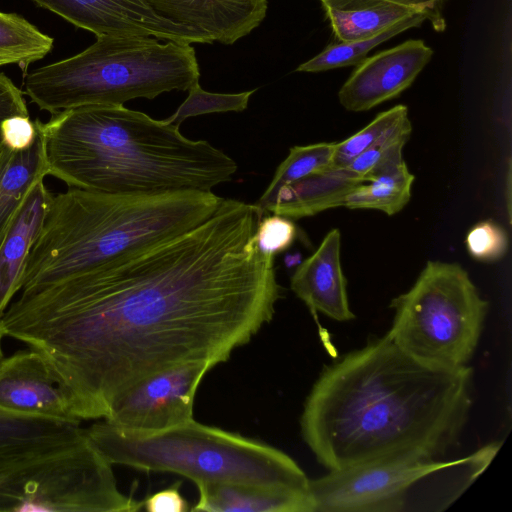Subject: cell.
<instances>
[{
  "mask_svg": "<svg viewBox=\"0 0 512 512\" xmlns=\"http://www.w3.org/2000/svg\"><path fill=\"white\" fill-rule=\"evenodd\" d=\"M255 204L223 199L198 226L28 292L4 336L45 360L79 421L105 419L142 378L189 361L225 362L275 313V256L258 248Z\"/></svg>",
  "mask_w": 512,
  "mask_h": 512,
  "instance_id": "cell-1",
  "label": "cell"
},
{
  "mask_svg": "<svg viewBox=\"0 0 512 512\" xmlns=\"http://www.w3.org/2000/svg\"><path fill=\"white\" fill-rule=\"evenodd\" d=\"M472 404L471 367L426 364L385 334L322 370L301 433L328 471L442 460L458 445Z\"/></svg>",
  "mask_w": 512,
  "mask_h": 512,
  "instance_id": "cell-2",
  "label": "cell"
},
{
  "mask_svg": "<svg viewBox=\"0 0 512 512\" xmlns=\"http://www.w3.org/2000/svg\"><path fill=\"white\" fill-rule=\"evenodd\" d=\"M48 175L68 187L114 193L212 191L236 162L179 125L124 105H88L40 122Z\"/></svg>",
  "mask_w": 512,
  "mask_h": 512,
  "instance_id": "cell-3",
  "label": "cell"
},
{
  "mask_svg": "<svg viewBox=\"0 0 512 512\" xmlns=\"http://www.w3.org/2000/svg\"><path fill=\"white\" fill-rule=\"evenodd\" d=\"M223 199L212 191L114 194L68 187L52 196L20 292L182 234L210 218Z\"/></svg>",
  "mask_w": 512,
  "mask_h": 512,
  "instance_id": "cell-4",
  "label": "cell"
},
{
  "mask_svg": "<svg viewBox=\"0 0 512 512\" xmlns=\"http://www.w3.org/2000/svg\"><path fill=\"white\" fill-rule=\"evenodd\" d=\"M82 52L28 73L23 93L51 115L88 105H124L199 82L190 44L100 36Z\"/></svg>",
  "mask_w": 512,
  "mask_h": 512,
  "instance_id": "cell-5",
  "label": "cell"
},
{
  "mask_svg": "<svg viewBox=\"0 0 512 512\" xmlns=\"http://www.w3.org/2000/svg\"><path fill=\"white\" fill-rule=\"evenodd\" d=\"M86 431L112 465L176 473L195 484L240 483L308 490L305 472L283 451L193 418L157 431L125 429L106 421Z\"/></svg>",
  "mask_w": 512,
  "mask_h": 512,
  "instance_id": "cell-6",
  "label": "cell"
},
{
  "mask_svg": "<svg viewBox=\"0 0 512 512\" xmlns=\"http://www.w3.org/2000/svg\"><path fill=\"white\" fill-rule=\"evenodd\" d=\"M390 307L395 314L386 334L399 348L426 364L453 369L473 356L489 303L460 264L430 260Z\"/></svg>",
  "mask_w": 512,
  "mask_h": 512,
  "instance_id": "cell-7",
  "label": "cell"
},
{
  "mask_svg": "<svg viewBox=\"0 0 512 512\" xmlns=\"http://www.w3.org/2000/svg\"><path fill=\"white\" fill-rule=\"evenodd\" d=\"M112 464L84 433L15 459L0 469V511L135 512Z\"/></svg>",
  "mask_w": 512,
  "mask_h": 512,
  "instance_id": "cell-8",
  "label": "cell"
},
{
  "mask_svg": "<svg viewBox=\"0 0 512 512\" xmlns=\"http://www.w3.org/2000/svg\"><path fill=\"white\" fill-rule=\"evenodd\" d=\"M482 449L457 460H411L329 471L310 480L315 512H399L409 490L430 476L482 462Z\"/></svg>",
  "mask_w": 512,
  "mask_h": 512,
  "instance_id": "cell-9",
  "label": "cell"
},
{
  "mask_svg": "<svg viewBox=\"0 0 512 512\" xmlns=\"http://www.w3.org/2000/svg\"><path fill=\"white\" fill-rule=\"evenodd\" d=\"M214 366L208 361H189L152 373L121 393L104 421L140 431L182 424L193 418L197 388Z\"/></svg>",
  "mask_w": 512,
  "mask_h": 512,
  "instance_id": "cell-10",
  "label": "cell"
},
{
  "mask_svg": "<svg viewBox=\"0 0 512 512\" xmlns=\"http://www.w3.org/2000/svg\"><path fill=\"white\" fill-rule=\"evenodd\" d=\"M96 37H152L183 44L211 43L198 31L154 13L144 0H31Z\"/></svg>",
  "mask_w": 512,
  "mask_h": 512,
  "instance_id": "cell-11",
  "label": "cell"
},
{
  "mask_svg": "<svg viewBox=\"0 0 512 512\" xmlns=\"http://www.w3.org/2000/svg\"><path fill=\"white\" fill-rule=\"evenodd\" d=\"M433 50L423 40L411 39L366 57L338 92L348 111L363 112L396 98L409 88L429 63Z\"/></svg>",
  "mask_w": 512,
  "mask_h": 512,
  "instance_id": "cell-12",
  "label": "cell"
},
{
  "mask_svg": "<svg viewBox=\"0 0 512 512\" xmlns=\"http://www.w3.org/2000/svg\"><path fill=\"white\" fill-rule=\"evenodd\" d=\"M0 407L80 422L43 357L30 348L0 360Z\"/></svg>",
  "mask_w": 512,
  "mask_h": 512,
  "instance_id": "cell-13",
  "label": "cell"
},
{
  "mask_svg": "<svg viewBox=\"0 0 512 512\" xmlns=\"http://www.w3.org/2000/svg\"><path fill=\"white\" fill-rule=\"evenodd\" d=\"M154 13L192 28L211 43L231 45L264 20L267 0H144Z\"/></svg>",
  "mask_w": 512,
  "mask_h": 512,
  "instance_id": "cell-14",
  "label": "cell"
},
{
  "mask_svg": "<svg viewBox=\"0 0 512 512\" xmlns=\"http://www.w3.org/2000/svg\"><path fill=\"white\" fill-rule=\"evenodd\" d=\"M340 252L341 234L335 228L326 234L316 251L296 268L290 286L313 314L319 312L344 322L355 316L349 306Z\"/></svg>",
  "mask_w": 512,
  "mask_h": 512,
  "instance_id": "cell-15",
  "label": "cell"
},
{
  "mask_svg": "<svg viewBox=\"0 0 512 512\" xmlns=\"http://www.w3.org/2000/svg\"><path fill=\"white\" fill-rule=\"evenodd\" d=\"M53 194L43 180L28 193L0 246V317L21 288L29 251L40 232Z\"/></svg>",
  "mask_w": 512,
  "mask_h": 512,
  "instance_id": "cell-16",
  "label": "cell"
},
{
  "mask_svg": "<svg viewBox=\"0 0 512 512\" xmlns=\"http://www.w3.org/2000/svg\"><path fill=\"white\" fill-rule=\"evenodd\" d=\"M199 498L192 511L315 512L308 490L240 483H196Z\"/></svg>",
  "mask_w": 512,
  "mask_h": 512,
  "instance_id": "cell-17",
  "label": "cell"
},
{
  "mask_svg": "<svg viewBox=\"0 0 512 512\" xmlns=\"http://www.w3.org/2000/svg\"><path fill=\"white\" fill-rule=\"evenodd\" d=\"M365 180L347 167H328L279 189L268 212L291 220L343 206Z\"/></svg>",
  "mask_w": 512,
  "mask_h": 512,
  "instance_id": "cell-18",
  "label": "cell"
},
{
  "mask_svg": "<svg viewBox=\"0 0 512 512\" xmlns=\"http://www.w3.org/2000/svg\"><path fill=\"white\" fill-rule=\"evenodd\" d=\"M80 423L0 407V468L78 437L85 431Z\"/></svg>",
  "mask_w": 512,
  "mask_h": 512,
  "instance_id": "cell-19",
  "label": "cell"
},
{
  "mask_svg": "<svg viewBox=\"0 0 512 512\" xmlns=\"http://www.w3.org/2000/svg\"><path fill=\"white\" fill-rule=\"evenodd\" d=\"M34 142L27 148H0V246L15 215L33 186L48 175L40 121Z\"/></svg>",
  "mask_w": 512,
  "mask_h": 512,
  "instance_id": "cell-20",
  "label": "cell"
},
{
  "mask_svg": "<svg viewBox=\"0 0 512 512\" xmlns=\"http://www.w3.org/2000/svg\"><path fill=\"white\" fill-rule=\"evenodd\" d=\"M339 42L363 40L419 12L382 0H320ZM421 14V13H420Z\"/></svg>",
  "mask_w": 512,
  "mask_h": 512,
  "instance_id": "cell-21",
  "label": "cell"
},
{
  "mask_svg": "<svg viewBox=\"0 0 512 512\" xmlns=\"http://www.w3.org/2000/svg\"><path fill=\"white\" fill-rule=\"evenodd\" d=\"M414 175L404 160L358 185L346 197L349 209H373L391 216L400 212L411 198Z\"/></svg>",
  "mask_w": 512,
  "mask_h": 512,
  "instance_id": "cell-22",
  "label": "cell"
},
{
  "mask_svg": "<svg viewBox=\"0 0 512 512\" xmlns=\"http://www.w3.org/2000/svg\"><path fill=\"white\" fill-rule=\"evenodd\" d=\"M52 46L53 38L25 18L0 11V67L38 61Z\"/></svg>",
  "mask_w": 512,
  "mask_h": 512,
  "instance_id": "cell-23",
  "label": "cell"
},
{
  "mask_svg": "<svg viewBox=\"0 0 512 512\" xmlns=\"http://www.w3.org/2000/svg\"><path fill=\"white\" fill-rule=\"evenodd\" d=\"M424 21H426L425 17L417 13L367 39L350 42L338 41L327 46L313 58L300 64L296 71L323 72L335 68L358 65L367 57L370 50L407 29L421 26Z\"/></svg>",
  "mask_w": 512,
  "mask_h": 512,
  "instance_id": "cell-24",
  "label": "cell"
},
{
  "mask_svg": "<svg viewBox=\"0 0 512 512\" xmlns=\"http://www.w3.org/2000/svg\"><path fill=\"white\" fill-rule=\"evenodd\" d=\"M337 142H321L290 148L262 194L254 203L263 215L268 212L279 189L331 166Z\"/></svg>",
  "mask_w": 512,
  "mask_h": 512,
  "instance_id": "cell-25",
  "label": "cell"
},
{
  "mask_svg": "<svg viewBox=\"0 0 512 512\" xmlns=\"http://www.w3.org/2000/svg\"><path fill=\"white\" fill-rule=\"evenodd\" d=\"M412 125L409 117L398 123L390 132L357 156L348 166L365 182L375 174L403 161V147L409 140Z\"/></svg>",
  "mask_w": 512,
  "mask_h": 512,
  "instance_id": "cell-26",
  "label": "cell"
},
{
  "mask_svg": "<svg viewBox=\"0 0 512 512\" xmlns=\"http://www.w3.org/2000/svg\"><path fill=\"white\" fill-rule=\"evenodd\" d=\"M407 117L408 108L402 104L379 113L363 129L336 143L331 167H347L357 156L379 141Z\"/></svg>",
  "mask_w": 512,
  "mask_h": 512,
  "instance_id": "cell-27",
  "label": "cell"
},
{
  "mask_svg": "<svg viewBox=\"0 0 512 512\" xmlns=\"http://www.w3.org/2000/svg\"><path fill=\"white\" fill-rule=\"evenodd\" d=\"M255 91L256 89L234 94L212 93L203 90L197 82L189 88L188 96L183 103L165 120L179 125L185 119L194 116L220 112H241L247 108L249 99Z\"/></svg>",
  "mask_w": 512,
  "mask_h": 512,
  "instance_id": "cell-28",
  "label": "cell"
},
{
  "mask_svg": "<svg viewBox=\"0 0 512 512\" xmlns=\"http://www.w3.org/2000/svg\"><path fill=\"white\" fill-rule=\"evenodd\" d=\"M509 245L508 234L499 224L485 220L474 225L467 234L469 254L481 262H495L504 257Z\"/></svg>",
  "mask_w": 512,
  "mask_h": 512,
  "instance_id": "cell-29",
  "label": "cell"
},
{
  "mask_svg": "<svg viewBox=\"0 0 512 512\" xmlns=\"http://www.w3.org/2000/svg\"><path fill=\"white\" fill-rule=\"evenodd\" d=\"M297 229L294 222L284 216H263L256 228L255 238L260 251L275 256L287 250L294 242Z\"/></svg>",
  "mask_w": 512,
  "mask_h": 512,
  "instance_id": "cell-30",
  "label": "cell"
},
{
  "mask_svg": "<svg viewBox=\"0 0 512 512\" xmlns=\"http://www.w3.org/2000/svg\"><path fill=\"white\" fill-rule=\"evenodd\" d=\"M3 144L14 149L21 150L29 147L35 140L38 126L37 121H32L30 116H13L2 123Z\"/></svg>",
  "mask_w": 512,
  "mask_h": 512,
  "instance_id": "cell-31",
  "label": "cell"
},
{
  "mask_svg": "<svg viewBox=\"0 0 512 512\" xmlns=\"http://www.w3.org/2000/svg\"><path fill=\"white\" fill-rule=\"evenodd\" d=\"M19 115L29 116L24 93L10 78L0 73V148L3 145V121Z\"/></svg>",
  "mask_w": 512,
  "mask_h": 512,
  "instance_id": "cell-32",
  "label": "cell"
},
{
  "mask_svg": "<svg viewBox=\"0 0 512 512\" xmlns=\"http://www.w3.org/2000/svg\"><path fill=\"white\" fill-rule=\"evenodd\" d=\"M181 482L158 491L143 502V507L149 512H186L189 509L187 501L180 492Z\"/></svg>",
  "mask_w": 512,
  "mask_h": 512,
  "instance_id": "cell-33",
  "label": "cell"
},
{
  "mask_svg": "<svg viewBox=\"0 0 512 512\" xmlns=\"http://www.w3.org/2000/svg\"><path fill=\"white\" fill-rule=\"evenodd\" d=\"M395 3L421 13L437 32L446 28L444 9L449 0H382Z\"/></svg>",
  "mask_w": 512,
  "mask_h": 512,
  "instance_id": "cell-34",
  "label": "cell"
},
{
  "mask_svg": "<svg viewBox=\"0 0 512 512\" xmlns=\"http://www.w3.org/2000/svg\"><path fill=\"white\" fill-rule=\"evenodd\" d=\"M4 334L2 332V329H1V325H0V360L3 358V353H2V338H3Z\"/></svg>",
  "mask_w": 512,
  "mask_h": 512,
  "instance_id": "cell-35",
  "label": "cell"
}]
</instances>
